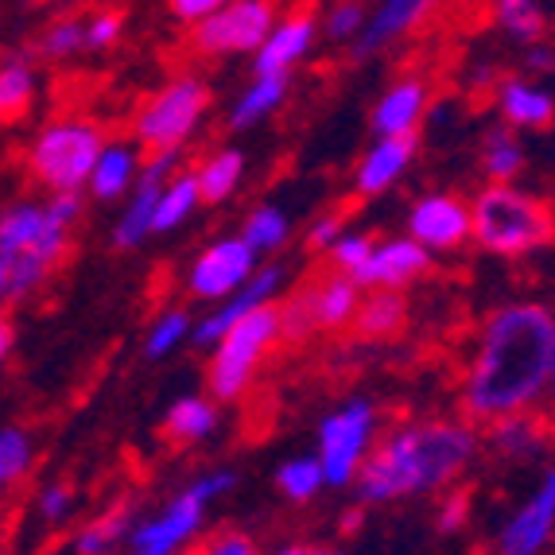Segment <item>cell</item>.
Here are the masks:
<instances>
[{
  "label": "cell",
  "instance_id": "22",
  "mask_svg": "<svg viewBox=\"0 0 555 555\" xmlns=\"http://www.w3.org/2000/svg\"><path fill=\"white\" fill-rule=\"evenodd\" d=\"M307 292H311V311H315L319 331H338V326L353 323V315H358L361 296H358V280L350 272L338 269V276L319 280Z\"/></svg>",
  "mask_w": 555,
  "mask_h": 555
},
{
  "label": "cell",
  "instance_id": "46",
  "mask_svg": "<svg viewBox=\"0 0 555 555\" xmlns=\"http://www.w3.org/2000/svg\"><path fill=\"white\" fill-rule=\"evenodd\" d=\"M39 513H43L47 520H63L66 513H70V490H66V486H47V490L39 493Z\"/></svg>",
  "mask_w": 555,
  "mask_h": 555
},
{
  "label": "cell",
  "instance_id": "38",
  "mask_svg": "<svg viewBox=\"0 0 555 555\" xmlns=\"http://www.w3.org/2000/svg\"><path fill=\"white\" fill-rule=\"evenodd\" d=\"M195 331L191 326V319L183 315V311H164V315L156 319V326L149 331V358H167V353L176 350V346L186 343V334Z\"/></svg>",
  "mask_w": 555,
  "mask_h": 555
},
{
  "label": "cell",
  "instance_id": "25",
  "mask_svg": "<svg viewBox=\"0 0 555 555\" xmlns=\"http://www.w3.org/2000/svg\"><path fill=\"white\" fill-rule=\"evenodd\" d=\"M490 443L501 454H509V459H537L547 447V439H544V427L528 416V412H509V416L490 420Z\"/></svg>",
  "mask_w": 555,
  "mask_h": 555
},
{
  "label": "cell",
  "instance_id": "1",
  "mask_svg": "<svg viewBox=\"0 0 555 555\" xmlns=\"http://www.w3.org/2000/svg\"><path fill=\"white\" fill-rule=\"evenodd\" d=\"M555 361V315L544 304H509L486 319L463 385L466 416L490 424L528 412L547 397Z\"/></svg>",
  "mask_w": 555,
  "mask_h": 555
},
{
  "label": "cell",
  "instance_id": "5",
  "mask_svg": "<svg viewBox=\"0 0 555 555\" xmlns=\"http://www.w3.org/2000/svg\"><path fill=\"white\" fill-rule=\"evenodd\" d=\"M105 137L90 120H55L31 144V176L51 191H82L90 183L93 159L102 156Z\"/></svg>",
  "mask_w": 555,
  "mask_h": 555
},
{
  "label": "cell",
  "instance_id": "29",
  "mask_svg": "<svg viewBox=\"0 0 555 555\" xmlns=\"http://www.w3.org/2000/svg\"><path fill=\"white\" fill-rule=\"evenodd\" d=\"M241 176H245V156L233 149L214 152V156L203 159V167L195 171L198 191H203V203H222L237 191Z\"/></svg>",
  "mask_w": 555,
  "mask_h": 555
},
{
  "label": "cell",
  "instance_id": "28",
  "mask_svg": "<svg viewBox=\"0 0 555 555\" xmlns=\"http://www.w3.org/2000/svg\"><path fill=\"white\" fill-rule=\"evenodd\" d=\"M203 203V191H198V179L195 171H186V176H171L159 191V203H156V233H167L183 225L195 206Z\"/></svg>",
  "mask_w": 555,
  "mask_h": 555
},
{
  "label": "cell",
  "instance_id": "12",
  "mask_svg": "<svg viewBox=\"0 0 555 555\" xmlns=\"http://www.w3.org/2000/svg\"><path fill=\"white\" fill-rule=\"evenodd\" d=\"M206 501H198L191 490H183L179 498L167 501V509L152 520H140L129 532V547L140 555H171L183 544L195 540V532L203 528Z\"/></svg>",
  "mask_w": 555,
  "mask_h": 555
},
{
  "label": "cell",
  "instance_id": "26",
  "mask_svg": "<svg viewBox=\"0 0 555 555\" xmlns=\"http://www.w3.org/2000/svg\"><path fill=\"white\" fill-rule=\"evenodd\" d=\"M287 98V75H257V82L241 93L230 113V129H249L269 113H276Z\"/></svg>",
  "mask_w": 555,
  "mask_h": 555
},
{
  "label": "cell",
  "instance_id": "42",
  "mask_svg": "<svg viewBox=\"0 0 555 555\" xmlns=\"http://www.w3.org/2000/svg\"><path fill=\"white\" fill-rule=\"evenodd\" d=\"M470 520V498L466 493H451V498L439 505L436 513V525L443 537H454V532H463V525Z\"/></svg>",
  "mask_w": 555,
  "mask_h": 555
},
{
  "label": "cell",
  "instance_id": "30",
  "mask_svg": "<svg viewBox=\"0 0 555 555\" xmlns=\"http://www.w3.org/2000/svg\"><path fill=\"white\" fill-rule=\"evenodd\" d=\"M36 98V75L24 59H4L0 63V120H20L31 109Z\"/></svg>",
  "mask_w": 555,
  "mask_h": 555
},
{
  "label": "cell",
  "instance_id": "8",
  "mask_svg": "<svg viewBox=\"0 0 555 555\" xmlns=\"http://www.w3.org/2000/svg\"><path fill=\"white\" fill-rule=\"evenodd\" d=\"M66 230L70 225L47 210V203H12L9 210H0V257L28 260L31 269L47 276L66 253Z\"/></svg>",
  "mask_w": 555,
  "mask_h": 555
},
{
  "label": "cell",
  "instance_id": "54",
  "mask_svg": "<svg viewBox=\"0 0 555 555\" xmlns=\"http://www.w3.org/2000/svg\"><path fill=\"white\" fill-rule=\"evenodd\" d=\"M552 152H555V149H552Z\"/></svg>",
  "mask_w": 555,
  "mask_h": 555
},
{
  "label": "cell",
  "instance_id": "2",
  "mask_svg": "<svg viewBox=\"0 0 555 555\" xmlns=\"http://www.w3.org/2000/svg\"><path fill=\"white\" fill-rule=\"evenodd\" d=\"M478 451V436L466 424H408L392 431L358 470L361 501H397L443 490Z\"/></svg>",
  "mask_w": 555,
  "mask_h": 555
},
{
  "label": "cell",
  "instance_id": "31",
  "mask_svg": "<svg viewBox=\"0 0 555 555\" xmlns=\"http://www.w3.org/2000/svg\"><path fill=\"white\" fill-rule=\"evenodd\" d=\"M493 16L501 31L517 43H537L544 36V9L540 0H493Z\"/></svg>",
  "mask_w": 555,
  "mask_h": 555
},
{
  "label": "cell",
  "instance_id": "34",
  "mask_svg": "<svg viewBox=\"0 0 555 555\" xmlns=\"http://www.w3.org/2000/svg\"><path fill=\"white\" fill-rule=\"evenodd\" d=\"M132 532V509L129 505H117V509H109L105 517H98L90 528H86L82 537H78V552H109V547H117L120 540Z\"/></svg>",
  "mask_w": 555,
  "mask_h": 555
},
{
  "label": "cell",
  "instance_id": "24",
  "mask_svg": "<svg viewBox=\"0 0 555 555\" xmlns=\"http://www.w3.org/2000/svg\"><path fill=\"white\" fill-rule=\"evenodd\" d=\"M408 319V304L400 296V287H373L370 296L358 304V315H353V326L365 338H389L404 326Z\"/></svg>",
  "mask_w": 555,
  "mask_h": 555
},
{
  "label": "cell",
  "instance_id": "10",
  "mask_svg": "<svg viewBox=\"0 0 555 555\" xmlns=\"http://www.w3.org/2000/svg\"><path fill=\"white\" fill-rule=\"evenodd\" d=\"M176 159H179V149H167V152H152L149 164L140 167L129 206H125L117 230H113V245H117V249H137V245H144V241L156 233V203H159L164 183L171 179Z\"/></svg>",
  "mask_w": 555,
  "mask_h": 555
},
{
  "label": "cell",
  "instance_id": "40",
  "mask_svg": "<svg viewBox=\"0 0 555 555\" xmlns=\"http://www.w3.org/2000/svg\"><path fill=\"white\" fill-rule=\"evenodd\" d=\"M86 47V24L78 20H63L55 28L43 36V55L47 59H66V55H78Z\"/></svg>",
  "mask_w": 555,
  "mask_h": 555
},
{
  "label": "cell",
  "instance_id": "13",
  "mask_svg": "<svg viewBox=\"0 0 555 555\" xmlns=\"http://www.w3.org/2000/svg\"><path fill=\"white\" fill-rule=\"evenodd\" d=\"M555 540V470L540 478V486L528 493V501L505 520L498 547L505 555H537Z\"/></svg>",
  "mask_w": 555,
  "mask_h": 555
},
{
  "label": "cell",
  "instance_id": "9",
  "mask_svg": "<svg viewBox=\"0 0 555 555\" xmlns=\"http://www.w3.org/2000/svg\"><path fill=\"white\" fill-rule=\"evenodd\" d=\"M276 24L269 0H230L198 20L195 47L203 55H253Z\"/></svg>",
  "mask_w": 555,
  "mask_h": 555
},
{
  "label": "cell",
  "instance_id": "44",
  "mask_svg": "<svg viewBox=\"0 0 555 555\" xmlns=\"http://www.w3.org/2000/svg\"><path fill=\"white\" fill-rule=\"evenodd\" d=\"M233 486H237V478H233L230 470H218V474H203V478H195L186 490L195 493L198 501H206V505H210V501H218L222 493H230Z\"/></svg>",
  "mask_w": 555,
  "mask_h": 555
},
{
  "label": "cell",
  "instance_id": "51",
  "mask_svg": "<svg viewBox=\"0 0 555 555\" xmlns=\"http://www.w3.org/2000/svg\"><path fill=\"white\" fill-rule=\"evenodd\" d=\"M12 353V326L0 319V370H4V361H9Z\"/></svg>",
  "mask_w": 555,
  "mask_h": 555
},
{
  "label": "cell",
  "instance_id": "50",
  "mask_svg": "<svg viewBox=\"0 0 555 555\" xmlns=\"http://www.w3.org/2000/svg\"><path fill=\"white\" fill-rule=\"evenodd\" d=\"M361 520H365V513H361V509H350V513H346V517L338 520V528H343V537H353V532L361 528Z\"/></svg>",
  "mask_w": 555,
  "mask_h": 555
},
{
  "label": "cell",
  "instance_id": "15",
  "mask_svg": "<svg viewBox=\"0 0 555 555\" xmlns=\"http://www.w3.org/2000/svg\"><path fill=\"white\" fill-rule=\"evenodd\" d=\"M427 269H431V249H424L408 233V237H392L373 245L365 264L353 272V280H358V287H404L424 276Z\"/></svg>",
  "mask_w": 555,
  "mask_h": 555
},
{
  "label": "cell",
  "instance_id": "45",
  "mask_svg": "<svg viewBox=\"0 0 555 555\" xmlns=\"http://www.w3.org/2000/svg\"><path fill=\"white\" fill-rule=\"evenodd\" d=\"M343 214H323L319 222H311V233H307V245L311 249H323V253H331L334 249V241L343 237Z\"/></svg>",
  "mask_w": 555,
  "mask_h": 555
},
{
  "label": "cell",
  "instance_id": "20",
  "mask_svg": "<svg viewBox=\"0 0 555 555\" xmlns=\"http://www.w3.org/2000/svg\"><path fill=\"white\" fill-rule=\"evenodd\" d=\"M501 117L517 125V129H552L555 125V98L537 82L525 78H505L498 86Z\"/></svg>",
  "mask_w": 555,
  "mask_h": 555
},
{
  "label": "cell",
  "instance_id": "32",
  "mask_svg": "<svg viewBox=\"0 0 555 555\" xmlns=\"http://www.w3.org/2000/svg\"><path fill=\"white\" fill-rule=\"evenodd\" d=\"M481 167H486L490 183H513V179L520 176V167H525V149L513 140V132L498 129V132H490V140H486Z\"/></svg>",
  "mask_w": 555,
  "mask_h": 555
},
{
  "label": "cell",
  "instance_id": "4",
  "mask_svg": "<svg viewBox=\"0 0 555 555\" xmlns=\"http://www.w3.org/2000/svg\"><path fill=\"white\" fill-rule=\"evenodd\" d=\"M280 338V311L272 304L257 307L245 319L230 326V331L214 343L210 358V397L214 400H237L257 377L260 361Z\"/></svg>",
  "mask_w": 555,
  "mask_h": 555
},
{
  "label": "cell",
  "instance_id": "7",
  "mask_svg": "<svg viewBox=\"0 0 555 555\" xmlns=\"http://www.w3.org/2000/svg\"><path fill=\"white\" fill-rule=\"evenodd\" d=\"M373 431H377V416L365 400H350L319 424V463H323L326 486H350L358 478Z\"/></svg>",
  "mask_w": 555,
  "mask_h": 555
},
{
  "label": "cell",
  "instance_id": "16",
  "mask_svg": "<svg viewBox=\"0 0 555 555\" xmlns=\"http://www.w3.org/2000/svg\"><path fill=\"white\" fill-rule=\"evenodd\" d=\"M280 284H284V269H276V264H269V269H257L245 284L233 292V296L222 299V307L214 311V315H206L203 323L195 326V343L198 346H214L218 338H222L225 331H230L237 319H245L249 311H257V307L272 304V296L280 292Z\"/></svg>",
  "mask_w": 555,
  "mask_h": 555
},
{
  "label": "cell",
  "instance_id": "41",
  "mask_svg": "<svg viewBox=\"0 0 555 555\" xmlns=\"http://www.w3.org/2000/svg\"><path fill=\"white\" fill-rule=\"evenodd\" d=\"M373 253V241L365 237V233H343V237L334 241V249H331V257H334V264L343 272H358L361 264H365V257Z\"/></svg>",
  "mask_w": 555,
  "mask_h": 555
},
{
  "label": "cell",
  "instance_id": "35",
  "mask_svg": "<svg viewBox=\"0 0 555 555\" xmlns=\"http://www.w3.org/2000/svg\"><path fill=\"white\" fill-rule=\"evenodd\" d=\"M241 237H245V245H249L253 253H272L280 249L287 241V218L284 210H276V206H260V210L249 214V222H245V230H241Z\"/></svg>",
  "mask_w": 555,
  "mask_h": 555
},
{
  "label": "cell",
  "instance_id": "37",
  "mask_svg": "<svg viewBox=\"0 0 555 555\" xmlns=\"http://www.w3.org/2000/svg\"><path fill=\"white\" fill-rule=\"evenodd\" d=\"M31 466V443L20 427H4L0 431V490L12 486L20 474Z\"/></svg>",
  "mask_w": 555,
  "mask_h": 555
},
{
  "label": "cell",
  "instance_id": "19",
  "mask_svg": "<svg viewBox=\"0 0 555 555\" xmlns=\"http://www.w3.org/2000/svg\"><path fill=\"white\" fill-rule=\"evenodd\" d=\"M311 43H315V16H307V12L284 16L280 24H272L264 43L253 51L257 75H287L311 51Z\"/></svg>",
  "mask_w": 555,
  "mask_h": 555
},
{
  "label": "cell",
  "instance_id": "53",
  "mask_svg": "<svg viewBox=\"0 0 555 555\" xmlns=\"http://www.w3.org/2000/svg\"><path fill=\"white\" fill-rule=\"evenodd\" d=\"M547 400H552V412H555V361H552V380H547Z\"/></svg>",
  "mask_w": 555,
  "mask_h": 555
},
{
  "label": "cell",
  "instance_id": "27",
  "mask_svg": "<svg viewBox=\"0 0 555 555\" xmlns=\"http://www.w3.org/2000/svg\"><path fill=\"white\" fill-rule=\"evenodd\" d=\"M164 427L176 443H198L218 427V408L206 397H179L176 404L167 408Z\"/></svg>",
  "mask_w": 555,
  "mask_h": 555
},
{
  "label": "cell",
  "instance_id": "48",
  "mask_svg": "<svg viewBox=\"0 0 555 555\" xmlns=\"http://www.w3.org/2000/svg\"><path fill=\"white\" fill-rule=\"evenodd\" d=\"M222 4H230V0H171V12L179 20H186V24H198V20H206L210 12L222 9Z\"/></svg>",
  "mask_w": 555,
  "mask_h": 555
},
{
  "label": "cell",
  "instance_id": "39",
  "mask_svg": "<svg viewBox=\"0 0 555 555\" xmlns=\"http://www.w3.org/2000/svg\"><path fill=\"white\" fill-rule=\"evenodd\" d=\"M365 9H361V0H343V4H334L331 16H326V36L334 43H353L365 28Z\"/></svg>",
  "mask_w": 555,
  "mask_h": 555
},
{
  "label": "cell",
  "instance_id": "6",
  "mask_svg": "<svg viewBox=\"0 0 555 555\" xmlns=\"http://www.w3.org/2000/svg\"><path fill=\"white\" fill-rule=\"evenodd\" d=\"M206 105H210V90L198 78H176L152 98L144 109L137 113V144L149 152L183 149L186 137L198 129Z\"/></svg>",
  "mask_w": 555,
  "mask_h": 555
},
{
  "label": "cell",
  "instance_id": "21",
  "mask_svg": "<svg viewBox=\"0 0 555 555\" xmlns=\"http://www.w3.org/2000/svg\"><path fill=\"white\" fill-rule=\"evenodd\" d=\"M427 113V86L420 78H400L385 90V98L373 109V129L380 132H416Z\"/></svg>",
  "mask_w": 555,
  "mask_h": 555
},
{
  "label": "cell",
  "instance_id": "52",
  "mask_svg": "<svg viewBox=\"0 0 555 555\" xmlns=\"http://www.w3.org/2000/svg\"><path fill=\"white\" fill-rule=\"evenodd\" d=\"M12 296V284H9V257H0V299Z\"/></svg>",
  "mask_w": 555,
  "mask_h": 555
},
{
  "label": "cell",
  "instance_id": "17",
  "mask_svg": "<svg viewBox=\"0 0 555 555\" xmlns=\"http://www.w3.org/2000/svg\"><path fill=\"white\" fill-rule=\"evenodd\" d=\"M436 9H439V0H380L377 12L365 20L361 36L353 39V55L358 59L377 55V51H385L389 43L404 39L408 31H416Z\"/></svg>",
  "mask_w": 555,
  "mask_h": 555
},
{
  "label": "cell",
  "instance_id": "14",
  "mask_svg": "<svg viewBox=\"0 0 555 555\" xmlns=\"http://www.w3.org/2000/svg\"><path fill=\"white\" fill-rule=\"evenodd\" d=\"M408 233L431 253L459 249L470 241V206L454 195H427L408 214Z\"/></svg>",
  "mask_w": 555,
  "mask_h": 555
},
{
  "label": "cell",
  "instance_id": "3",
  "mask_svg": "<svg viewBox=\"0 0 555 555\" xmlns=\"http://www.w3.org/2000/svg\"><path fill=\"white\" fill-rule=\"evenodd\" d=\"M470 237L486 253L520 257L555 237V214L513 183H490L470 203Z\"/></svg>",
  "mask_w": 555,
  "mask_h": 555
},
{
  "label": "cell",
  "instance_id": "11",
  "mask_svg": "<svg viewBox=\"0 0 555 555\" xmlns=\"http://www.w3.org/2000/svg\"><path fill=\"white\" fill-rule=\"evenodd\" d=\"M257 272V253L245 245V237H222L191 264L186 287L198 299H225Z\"/></svg>",
  "mask_w": 555,
  "mask_h": 555
},
{
  "label": "cell",
  "instance_id": "47",
  "mask_svg": "<svg viewBox=\"0 0 555 555\" xmlns=\"http://www.w3.org/2000/svg\"><path fill=\"white\" fill-rule=\"evenodd\" d=\"M206 552L210 555H253L257 544H253L245 532H222V537H214L210 544H206Z\"/></svg>",
  "mask_w": 555,
  "mask_h": 555
},
{
  "label": "cell",
  "instance_id": "23",
  "mask_svg": "<svg viewBox=\"0 0 555 555\" xmlns=\"http://www.w3.org/2000/svg\"><path fill=\"white\" fill-rule=\"evenodd\" d=\"M137 176H140L137 149H129V144H105L102 156L93 159L90 191L109 203V198H120L125 191H132V186H137Z\"/></svg>",
  "mask_w": 555,
  "mask_h": 555
},
{
  "label": "cell",
  "instance_id": "33",
  "mask_svg": "<svg viewBox=\"0 0 555 555\" xmlns=\"http://www.w3.org/2000/svg\"><path fill=\"white\" fill-rule=\"evenodd\" d=\"M276 486H280V493H284V498L311 501L326 486L323 463H319V459H311V454H307V459H292V463L280 466Z\"/></svg>",
  "mask_w": 555,
  "mask_h": 555
},
{
  "label": "cell",
  "instance_id": "18",
  "mask_svg": "<svg viewBox=\"0 0 555 555\" xmlns=\"http://www.w3.org/2000/svg\"><path fill=\"white\" fill-rule=\"evenodd\" d=\"M416 156V132H380L377 144H373L358 164V195H380V191H389L400 176H404V167L412 164Z\"/></svg>",
  "mask_w": 555,
  "mask_h": 555
},
{
  "label": "cell",
  "instance_id": "43",
  "mask_svg": "<svg viewBox=\"0 0 555 555\" xmlns=\"http://www.w3.org/2000/svg\"><path fill=\"white\" fill-rule=\"evenodd\" d=\"M120 36V12H98V16L86 24V47L102 51V47H113Z\"/></svg>",
  "mask_w": 555,
  "mask_h": 555
},
{
  "label": "cell",
  "instance_id": "36",
  "mask_svg": "<svg viewBox=\"0 0 555 555\" xmlns=\"http://www.w3.org/2000/svg\"><path fill=\"white\" fill-rule=\"evenodd\" d=\"M276 311H280V338H287V343H304L307 334L319 331L315 311H311V292H307V287L296 292V296H287Z\"/></svg>",
  "mask_w": 555,
  "mask_h": 555
},
{
  "label": "cell",
  "instance_id": "49",
  "mask_svg": "<svg viewBox=\"0 0 555 555\" xmlns=\"http://www.w3.org/2000/svg\"><path fill=\"white\" fill-rule=\"evenodd\" d=\"M555 66V51L552 47H544L537 39V43H528V70H552Z\"/></svg>",
  "mask_w": 555,
  "mask_h": 555
}]
</instances>
